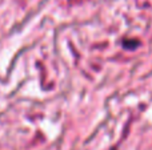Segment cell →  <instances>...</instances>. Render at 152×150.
Masks as SVG:
<instances>
[{"label": "cell", "instance_id": "6da1fadb", "mask_svg": "<svg viewBox=\"0 0 152 150\" xmlns=\"http://www.w3.org/2000/svg\"><path fill=\"white\" fill-rule=\"evenodd\" d=\"M139 41L137 40H124L123 41V47L126 49H136L139 47Z\"/></svg>", "mask_w": 152, "mask_h": 150}]
</instances>
